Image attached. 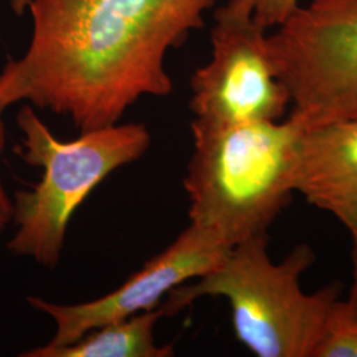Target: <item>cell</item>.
Segmentation results:
<instances>
[{
  "instance_id": "obj_1",
  "label": "cell",
  "mask_w": 357,
  "mask_h": 357,
  "mask_svg": "<svg viewBox=\"0 0 357 357\" xmlns=\"http://www.w3.org/2000/svg\"><path fill=\"white\" fill-rule=\"evenodd\" d=\"M217 0H31L26 53L0 73V101L106 128L146 96L166 97V56L204 26Z\"/></svg>"
},
{
  "instance_id": "obj_2",
  "label": "cell",
  "mask_w": 357,
  "mask_h": 357,
  "mask_svg": "<svg viewBox=\"0 0 357 357\" xmlns=\"http://www.w3.org/2000/svg\"><path fill=\"white\" fill-rule=\"evenodd\" d=\"M305 128L293 115L233 125L193 119V153L183 181L191 224L215 231L229 246L268 236L296 193Z\"/></svg>"
},
{
  "instance_id": "obj_3",
  "label": "cell",
  "mask_w": 357,
  "mask_h": 357,
  "mask_svg": "<svg viewBox=\"0 0 357 357\" xmlns=\"http://www.w3.org/2000/svg\"><path fill=\"white\" fill-rule=\"evenodd\" d=\"M268 236L230 248L216 268L191 284L174 289L160 305L172 317L204 296L229 302L237 340L258 357H312L340 287L333 283L305 293L302 274L315 255L299 245L281 262L268 253Z\"/></svg>"
},
{
  "instance_id": "obj_4",
  "label": "cell",
  "mask_w": 357,
  "mask_h": 357,
  "mask_svg": "<svg viewBox=\"0 0 357 357\" xmlns=\"http://www.w3.org/2000/svg\"><path fill=\"white\" fill-rule=\"evenodd\" d=\"M16 119L23 135L19 153L26 165L40 167L43 175L32 190L15 196L16 231L7 248L54 268L75 212L109 175L141 159L151 135L143 123H115L61 141L31 106H24Z\"/></svg>"
},
{
  "instance_id": "obj_5",
  "label": "cell",
  "mask_w": 357,
  "mask_h": 357,
  "mask_svg": "<svg viewBox=\"0 0 357 357\" xmlns=\"http://www.w3.org/2000/svg\"><path fill=\"white\" fill-rule=\"evenodd\" d=\"M290 115L306 128L357 116V0H312L268 36Z\"/></svg>"
},
{
  "instance_id": "obj_6",
  "label": "cell",
  "mask_w": 357,
  "mask_h": 357,
  "mask_svg": "<svg viewBox=\"0 0 357 357\" xmlns=\"http://www.w3.org/2000/svg\"><path fill=\"white\" fill-rule=\"evenodd\" d=\"M266 32L250 15L216 10L212 57L191 78L195 121L233 125L284 116L290 94L275 73Z\"/></svg>"
},
{
  "instance_id": "obj_7",
  "label": "cell",
  "mask_w": 357,
  "mask_h": 357,
  "mask_svg": "<svg viewBox=\"0 0 357 357\" xmlns=\"http://www.w3.org/2000/svg\"><path fill=\"white\" fill-rule=\"evenodd\" d=\"M230 248L215 231L190 222L174 243L112 293L77 305H59L40 296H28L26 302L56 326L45 345L70 344L90 330L160 306L174 289L216 268Z\"/></svg>"
},
{
  "instance_id": "obj_8",
  "label": "cell",
  "mask_w": 357,
  "mask_h": 357,
  "mask_svg": "<svg viewBox=\"0 0 357 357\" xmlns=\"http://www.w3.org/2000/svg\"><path fill=\"white\" fill-rule=\"evenodd\" d=\"M295 192L342 224L357 215V116L305 128Z\"/></svg>"
},
{
  "instance_id": "obj_9",
  "label": "cell",
  "mask_w": 357,
  "mask_h": 357,
  "mask_svg": "<svg viewBox=\"0 0 357 357\" xmlns=\"http://www.w3.org/2000/svg\"><path fill=\"white\" fill-rule=\"evenodd\" d=\"M166 317L162 307L116 320L82 335L76 342L61 347L40 345L26 351L23 357H169L174 345H158L155 326Z\"/></svg>"
},
{
  "instance_id": "obj_10",
  "label": "cell",
  "mask_w": 357,
  "mask_h": 357,
  "mask_svg": "<svg viewBox=\"0 0 357 357\" xmlns=\"http://www.w3.org/2000/svg\"><path fill=\"white\" fill-rule=\"evenodd\" d=\"M312 357H357V305L337 298L326 318Z\"/></svg>"
},
{
  "instance_id": "obj_11",
  "label": "cell",
  "mask_w": 357,
  "mask_h": 357,
  "mask_svg": "<svg viewBox=\"0 0 357 357\" xmlns=\"http://www.w3.org/2000/svg\"><path fill=\"white\" fill-rule=\"evenodd\" d=\"M225 6L250 15L257 26L268 31L282 26L301 7V0H229Z\"/></svg>"
},
{
  "instance_id": "obj_12",
  "label": "cell",
  "mask_w": 357,
  "mask_h": 357,
  "mask_svg": "<svg viewBox=\"0 0 357 357\" xmlns=\"http://www.w3.org/2000/svg\"><path fill=\"white\" fill-rule=\"evenodd\" d=\"M6 109H7V106L0 101V151L4 144V128H3V122H1V115ZM13 218V203L8 197L7 192L0 181V234L3 233V230L7 228V225L11 222Z\"/></svg>"
},
{
  "instance_id": "obj_13",
  "label": "cell",
  "mask_w": 357,
  "mask_h": 357,
  "mask_svg": "<svg viewBox=\"0 0 357 357\" xmlns=\"http://www.w3.org/2000/svg\"><path fill=\"white\" fill-rule=\"evenodd\" d=\"M347 230L351 234L352 240V264H354V281L351 286V291L348 299L357 305V215L348 218L343 222Z\"/></svg>"
},
{
  "instance_id": "obj_14",
  "label": "cell",
  "mask_w": 357,
  "mask_h": 357,
  "mask_svg": "<svg viewBox=\"0 0 357 357\" xmlns=\"http://www.w3.org/2000/svg\"><path fill=\"white\" fill-rule=\"evenodd\" d=\"M15 3H17V4H26V3H28L29 0H13Z\"/></svg>"
}]
</instances>
